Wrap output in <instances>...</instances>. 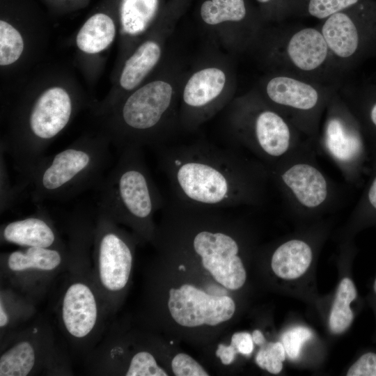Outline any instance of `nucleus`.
<instances>
[{"instance_id":"1","label":"nucleus","mask_w":376,"mask_h":376,"mask_svg":"<svg viewBox=\"0 0 376 376\" xmlns=\"http://www.w3.org/2000/svg\"><path fill=\"white\" fill-rule=\"evenodd\" d=\"M173 198L217 208L260 206L271 183L267 166L243 149L205 141L155 148Z\"/></svg>"},{"instance_id":"2","label":"nucleus","mask_w":376,"mask_h":376,"mask_svg":"<svg viewBox=\"0 0 376 376\" xmlns=\"http://www.w3.org/2000/svg\"><path fill=\"white\" fill-rule=\"evenodd\" d=\"M223 209L173 198L162 208L151 244L158 253L188 263L233 292L246 281L244 260L252 239L244 222Z\"/></svg>"},{"instance_id":"3","label":"nucleus","mask_w":376,"mask_h":376,"mask_svg":"<svg viewBox=\"0 0 376 376\" xmlns=\"http://www.w3.org/2000/svg\"><path fill=\"white\" fill-rule=\"evenodd\" d=\"M143 323L194 334L214 331L235 316L229 290L191 266L158 253L148 274Z\"/></svg>"},{"instance_id":"4","label":"nucleus","mask_w":376,"mask_h":376,"mask_svg":"<svg viewBox=\"0 0 376 376\" xmlns=\"http://www.w3.org/2000/svg\"><path fill=\"white\" fill-rule=\"evenodd\" d=\"M187 70L181 60L166 56L146 81L98 117L111 145L118 151L166 145L180 130V93Z\"/></svg>"},{"instance_id":"5","label":"nucleus","mask_w":376,"mask_h":376,"mask_svg":"<svg viewBox=\"0 0 376 376\" xmlns=\"http://www.w3.org/2000/svg\"><path fill=\"white\" fill-rule=\"evenodd\" d=\"M84 104L77 91L58 81L17 102L1 148L11 157L20 180L45 156L46 150L69 126Z\"/></svg>"},{"instance_id":"6","label":"nucleus","mask_w":376,"mask_h":376,"mask_svg":"<svg viewBox=\"0 0 376 376\" xmlns=\"http://www.w3.org/2000/svg\"><path fill=\"white\" fill-rule=\"evenodd\" d=\"M111 146L101 130L82 135L56 154L45 155L16 186L20 192L28 189L34 203L70 200L100 184Z\"/></svg>"},{"instance_id":"7","label":"nucleus","mask_w":376,"mask_h":376,"mask_svg":"<svg viewBox=\"0 0 376 376\" xmlns=\"http://www.w3.org/2000/svg\"><path fill=\"white\" fill-rule=\"evenodd\" d=\"M142 148L129 146L119 151L116 163L96 188L97 210L130 228L141 244L152 243L157 226L155 214L165 205Z\"/></svg>"},{"instance_id":"8","label":"nucleus","mask_w":376,"mask_h":376,"mask_svg":"<svg viewBox=\"0 0 376 376\" xmlns=\"http://www.w3.org/2000/svg\"><path fill=\"white\" fill-rule=\"evenodd\" d=\"M93 237L86 233L72 235L70 255L56 313L68 343L86 356L103 338L110 318L92 276Z\"/></svg>"},{"instance_id":"9","label":"nucleus","mask_w":376,"mask_h":376,"mask_svg":"<svg viewBox=\"0 0 376 376\" xmlns=\"http://www.w3.org/2000/svg\"><path fill=\"white\" fill-rule=\"evenodd\" d=\"M265 72L293 75L340 86L343 77L318 26L266 24L251 50Z\"/></svg>"},{"instance_id":"10","label":"nucleus","mask_w":376,"mask_h":376,"mask_svg":"<svg viewBox=\"0 0 376 376\" xmlns=\"http://www.w3.org/2000/svg\"><path fill=\"white\" fill-rule=\"evenodd\" d=\"M225 110L226 128L233 145L266 166L292 155L311 142L255 88L235 96Z\"/></svg>"},{"instance_id":"11","label":"nucleus","mask_w":376,"mask_h":376,"mask_svg":"<svg viewBox=\"0 0 376 376\" xmlns=\"http://www.w3.org/2000/svg\"><path fill=\"white\" fill-rule=\"evenodd\" d=\"M315 147L308 142L292 155L267 166L271 183L285 206L301 219H316L338 206L340 187L320 169Z\"/></svg>"},{"instance_id":"12","label":"nucleus","mask_w":376,"mask_h":376,"mask_svg":"<svg viewBox=\"0 0 376 376\" xmlns=\"http://www.w3.org/2000/svg\"><path fill=\"white\" fill-rule=\"evenodd\" d=\"M137 237L97 210L91 252L92 276L110 317L122 306L130 286Z\"/></svg>"},{"instance_id":"13","label":"nucleus","mask_w":376,"mask_h":376,"mask_svg":"<svg viewBox=\"0 0 376 376\" xmlns=\"http://www.w3.org/2000/svg\"><path fill=\"white\" fill-rule=\"evenodd\" d=\"M237 77L230 59L210 54L188 69L179 103L180 130L194 132L225 109L235 97Z\"/></svg>"},{"instance_id":"14","label":"nucleus","mask_w":376,"mask_h":376,"mask_svg":"<svg viewBox=\"0 0 376 376\" xmlns=\"http://www.w3.org/2000/svg\"><path fill=\"white\" fill-rule=\"evenodd\" d=\"M340 86L293 75L265 72L254 87L262 97L283 113L315 147L327 105Z\"/></svg>"},{"instance_id":"15","label":"nucleus","mask_w":376,"mask_h":376,"mask_svg":"<svg viewBox=\"0 0 376 376\" xmlns=\"http://www.w3.org/2000/svg\"><path fill=\"white\" fill-rule=\"evenodd\" d=\"M0 376L69 375L71 367L50 324L39 318L1 337Z\"/></svg>"},{"instance_id":"16","label":"nucleus","mask_w":376,"mask_h":376,"mask_svg":"<svg viewBox=\"0 0 376 376\" xmlns=\"http://www.w3.org/2000/svg\"><path fill=\"white\" fill-rule=\"evenodd\" d=\"M190 0H169L142 40L120 64L114 86L95 111L102 115L146 81L166 57V44Z\"/></svg>"},{"instance_id":"17","label":"nucleus","mask_w":376,"mask_h":376,"mask_svg":"<svg viewBox=\"0 0 376 376\" xmlns=\"http://www.w3.org/2000/svg\"><path fill=\"white\" fill-rule=\"evenodd\" d=\"M324 114L318 152L324 153L334 163L348 184L357 185L370 155L362 128L338 90L331 95Z\"/></svg>"},{"instance_id":"18","label":"nucleus","mask_w":376,"mask_h":376,"mask_svg":"<svg viewBox=\"0 0 376 376\" xmlns=\"http://www.w3.org/2000/svg\"><path fill=\"white\" fill-rule=\"evenodd\" d=\"M318 26L343 77L376 55V0L336 13Z\"/></svg>"},{"instance_id":"19","label":"nucleus","mask_w":376,"mask_h":376,"mask_svg":"<svg viewBox=\"0 0 376 376\" xmlns=\"http://www.w3.org/2000/svg\"><path fill=\"white\" fill-rule=\"evenodd\" d=\"M113 324L86 356L88 373L95 375L165 376L166 370L148 335Z\"/></svg>"},{"instance_id":"20","label":"nucleus","mask_w":376,"mask_h":376,"mask_svg":"<svg viewBox=\"0 0 376 376\" xmlns=\"http://www.w3.org/2000/svg\"><path fill=\"white\" fill-rule=\"evenodd\" d=\"M70 255L66 247H22L1 254V281L35 302L54 279L65 272Z\"/></svg>"},{"instance_id":"21","label":"nucleus","mask_w":376,"mask_h":376,"mask_svg":"<svg viewBox=\"0 0 376 376\" xmlns=\"http://www.w3.org/2000/svg\"><path fill=\"white\" fill-rule=\"evenodd\" d=\"M198 16L212 36L235 54L250 53L266 25L251 0H203Z\"/></svg>"},{"instance_id":"22","label":"nucleus","mask_w":376,"mask_h":376,"mask_svg":"<svg viewBox=\"0 0 376 376\" xmlns=\"http://www.w3.org/2000/svg\"><path fill=\"white\" fill-rule=\"evenodd\" d=\"M320 230L287 238L276 244L269 252V266L273 274L285 281L301 277L311 266Z\"/></svg>"},{"instance_id":"23","label":"nucleus","mask_w":376,"mask_h":376,"mask_svg":"<svg viewBox=\"0 0 376 376\" xmlns=\"http://www.w3.org/2000/svg\"><path fill=\"white\" fill-rule=\"evenodd\" d=\"M1 243L21 247H66L54 222L44 210L1 226Z\"/></svg>"},{"instance_id":"24","label":"nucleus","mask_w":376,"mask_h":376,"mask_svg":"<svg viewBox=\"0 0 376 376\" xmlns=\"http://www.w3.org/2000/svg\"><path fill=\"white\" fill-rule=\"evenodd\" d=\"M164 8L161 0H120L118 17L120 63L153 26Z\"/></svg>"},{"instance_id":"25","label":"nucleus","mask_w":376,"mask_h":376,"mask_svg":"<svg viewBox=\"0 0 376 376\" xmlns=\"http://www.w3.org/2000/svg\"><path fill=\"white\" fill-rule=\"evenodd\" d=\"M118 34V25L108 14L97 13L87 19L78 30L75 45L82 55L95 57L107 51Z\"/></svg>"},{"instance_id":"26","label":"nucleus","mask_w":376,"mask_h":376,"mask_svg":"<svg viewBox=\"0 0 376 376\" xmlns=\"http://www.w3.org/2000/svg\"><path fill=\"white\" fill-rule=\"evenodd\" d=\"M338 92L358 120L370 149L376 146V82L343 86Z\"/></svg>"},{"instance_id":"27","label":"nucleus","mask_w":376,"mask_h":376,"mask_svg":"<svg viewBox=\"0 0 376 376\" xmlns=\"http://www.w3.org/2000/svg\"><path fill=\"white\" fill-rule=\"evenodd\" d=\"M34 301L2 285L0 290L1 337L29 321L36 314Z\"/></svg>"},{"instance_id":"28","label":"nucleus","mask_w":376,"mask_h":376,"mask_svg":"<svg viewBox=\"0 0 376 376\" xmlns=\"http://www.w3.org/2000/svg\"><path fill=\"white\" fill-rule=\"evenodd\" d=\"M357 296L354 282L348 277L343 278L337 288L329 315L328 324L332 334H340L352 324L354 313L350 305Z\"/></svg>"},{"instance_id":"29","label":"nucleus","mask_w":376,"mask_h":376,"mask_svg":"<svg viewBox=\"0 0 376 376\" xmlns=\"http://www.w3.org/2000/svg\"><path fill=\"white\" fill-rule=\"evenodd\" d=\"M26 36L22 30L4 19L0 20V65L1 70L17 64L26 51Z\"/></svg>"},{"instance_id":"30","label":"nucleus","mask_w":376,"mask_h":376,"mask_svg":"<svg viewBox=\"0 0 376 376\" xmlns=\"http://www.w3.org/2000/svg\"><path fill=\"white\" fill-rule=\"evenodd\" d=\"M370 151V178L351 216L350 225L355 228L376 220V146Z\"/></svg>"},{"instance_id":"31","label":"nucleus","mask_w":376,"mask_h":376,"mask_svg":"<svg viewBox=\"0 0 376 376\" xmlns=\"http://www.w3.org/2000/svg\"><path fill=\"white\" fill-rule=\"evenodd\" d=\"M265 24L283 22L290 17H302L306 0H253Z\"/></svg>"},{"instance_id":"32","label":"nucleus","mask_w":376,"mask_h":376,"mask_svg":"<svg viewBox=\"0 0 376 376\" xmlns=\"http://www.w3.org/2000/svg\"><path fill=\"white\" fill-rule=\"evenodd\" d=\"M372 0H306L302 17L322 21L331 15Z\"/></svg>"},{"instance_id":"33","label":"nucleus","mask_w":376,"mask_h":376,"mask_svg":"<svg viewBox=\"0 0 376 376\" xmlns=\"http://www.w3.org/2000/svg\"><path fill=\"white\" fill-rule=\"evenodd\" d=\"M285 355L281 342H269L261 346L256 355L255 361L260 368L272 374H278L283 369Z\"/></svg>"},{"instance_id":"34","label":"nucleus","mask_w":376,"mask_h":376,"mask_svg":"<svg viewBox=\"0 0 376 376\" xmlns=\"http://www.w3.org/2000/svg\"><path fill=\"white\" fill-rule=\"evenodd\" d=\"M169 368L175 376H208L209 372L194 358L185 352H178L169 361Z\"/></svg>"},{"instance_id":"35","label":"nucleus","mask_w":376,"mask_h":376,"mask_svg":"<svg viewBox=\"0 0 376 376\" xmlns=\"http://www.w3.org/2000/svg\"><path fill=\"white\" fill-rule=\"evenodd\" d=\"M312 337V331L305 327L298 326L287 330L281 341L286 355L292 360L298 359L304 344Z\"/></svg>"},{"instance_id":"36","label":"nucleus","mask_w":376,"mask_h":376,"mask_svg":"<svg viewBox=\"0 0 376 376\" xmlns=\"http://www.w3.org/2000/svg\"><path fill=\"white\" fill-rule=\"evenodd\" d=\"M4 151L1 148V211L4 212L13 205L19 193L17 187L11 186L3 159Z\"/></svg>"},{"instance_id":"37","label":"nucleus","mask_w":376,"mask_h":376,"mask_svg":"<svg viewBox=\"0 0 376 376\" xmlns=\"http://www.w3.org/2000/svg\"><path fill=\"white\" fill-rule=\"evenodd\" d=\"M347 376H376V354L361 355L347 370Z\"/></svg>"},{"instance_id":"38","label":"nucleus","mask_w":376,"mask_h":376,"mask_svg":"<svg viewBox=\"0 0 376 376\" xmlns=\"http://www.w3.org/2000/svg\"><path fill=\"white\" fill-rule=\"evenodd\" d=\"M230 342L235 346L238 354L250 356L254 350V342L251 334L246 331H239L232 335Z\"/></svg>"},{"instance_id":"39","label":"nucleus","mask_w":376,"mask_h":376,"mask_svg":"<svg viewBox=\"0 0 376 376\" xmlns=\"http://www.w3.org/2000/svg\"><path fill=\"white\" fill-rule=\"evenodd\" d=\"M237 354L238 352L232 342L229 344H219L215 350V356L220 360L221 363L225 366L233 363L235 361Z\"/></svg>"},{"instance_id":"40","label":"nucleus","mask_w":376,"mask_h":376,"mask_svg":"<svg viewBox=\"0 0 376 376\" xmlns=\"http://www.w3.org/2000/svg\"><path fill=\"white\" fill-rule=\"evenodd\" d=\"M254 344L258 346L264 345L267 342L263 333L259 329H255L251 334Z\"/></svg>"},{"instance_id":"41","label":"nucleus","mask_w":376,"mask_h":376,"mask_svg":"<svg viewBox=\"0 0 376 376\" xmlns=\"http://www.w3.org/2000/svg\"><path fill=\"white\" fill-rule=\"evenodd\" d=\"M373 289H374L375 292L376 293V279H375V281L374 282Z\"/></svg>"}]
</instances>
